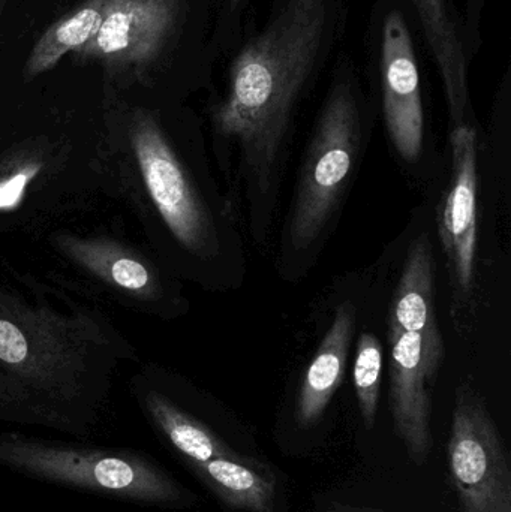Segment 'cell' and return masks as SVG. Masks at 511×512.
Here are the masks:
<instances>
[{
    "mask_svg": "<svg viewBox=\"0 0 511 512\" xmlns=\"http://www.w3.org/2000/svg\"><path fill=\"white\" fill-rule=\"evenodd\" d=\"M195 5L197 0H107L98 33L75 53L144 80L173 65Z\"/></svg>",
    "mask_w": 511,
    "mask_h": 512,
    "instance_id": "7",
    "label": "cell"
},
{
    "mask_svg": "<svg viewBox=\"0 0 511 512\" xmlns=\"http://www.w3.org/2000/svg\"><path fill=\"white\" fill-rule=\"evenodd\" d=\"M353 381L357 403L366 429L372 430L377 420L381 394L384 349L381 340L371 331L365 330L357 339Z\"/></svg>",
    "mask_w": 511,
    "mask_h": 512,
    "instance_id": "18",
    "label": "cell"
},
{
    "mask_svg": "<svg viewBox=\"0 0 511 512\" xmlns=\"http://www.w3.org/2000/svg\"><path fill=\"white\" fill-rule=\"evenodd\" d=\"M107 0H84L74 11L54 21L33 45L24 78L33 80L51 71L71 51H78L92 41L104 20Z\"/></svg>",
    "mask_w": 511,
    "mask_h": 512,
    "instance_id": "17",
    "label": "cell"
},
{
    "mask_svg": "<svg viewBox=\"0 0 511 512\" xmlns=\"http://www.w3.org/2000/svg\"><path fill=\"white\" fill-rule=\"evenodd\" d=\"M447 460L462 512H511L509 454L485 400L468 382L456 390Z\"/></svg>",
    "mask_w": 511,
    "mask_h": 512,
    "instance_id": "8",
    "label": "cell"
},
{
    "mask_svg": "<svg viewBox=\"0 0 511 512\" xmlns=\"http://www.w3.org/2000/svg\"><path fill=\"white\" fill-rule=\"evenodd\" d=\"M57 246L84 270L120 291L143 300H158L164 295V286L153 268L116 243L59 236Z\"/></svg>",
    "mask_w": 511,
    "mask_h": 512,
    "instance_id": "14",
    "label": "cell"
},
{
    "mask_svg": "<svg viewBox=\"0 0 511 512\" xmlns=\"http://www.w3.org/2000/svg\"><path fill=\"white\" fill-rule=\"evenodd\" d=\"M104 340L86 321L0 294V421L89 438L110 393Z\"/></svg>",
    "mask_w": 511,
    "mask_h": 512,
    "instance_id": "2",
    "label": "cell"
},
{
    "mask_svg": "<svg viewBox=\"0 0 511 512\" xmlns=\"http://www.w3.org/2000/svg\"><path fill=\"white\" fill-rule=\"evenodd\" d=\"M131 143L147 194L176 245L197 262L200 282L239 289L248 276V239L225 189L200 180L149 111L135 114Z\"/></svg>",
    "mask_w": 511,
    "mask_h": 512,
    "instance_id": "4",
    "label": "cell"
},
{
    "mask_svg": "<svg viewBox=\"0 0 511 512\" xmlns=\"http://www.w3.org/2000/svg\"><path fill=\"white\" fill-rule=\"evenodd\" d=\"M359 322L360 306L357 301L347 298L336 307L332 322L300 384L296 405V418L300 426L317 424L344 382Z\"/></svg>",
    "mask_w": 511,
    "mask_h": 512,
    "instance_id": "12",
    "label": "cell"
},
{
    "mask_svg": "<svg viewBox=\"0 0 511 512\" xmlns=\"http://www.w3.org/2000/svg\"><path fill=\"white\" fill-rule=\"evenodd\" d=\"M207 486L234 510L246 512L275 511V480L264 477L248 465L242 456H222L195 466Z\"/></svg>",
    "mask_w": 511,
    "mask_h": 512,
    "instance_id": "16",
    "label": "cell"
},
{
    "mask_svg": "<svg viewBox=\"0 0 511 512\" xmlns=\"http://www.w3.org/2000/svg\"><path fill=\"white\" fill-rule=\"evenodd\" d=\"M0 468L32 480L147 507H176L186 492L155 460L131 450L0 435Z\"/></svg>",
    "mask_w": 511,
    "mask_h": 512,
    "instance_id": "5",
    "label": "cell"
},
{
    "mask_svg": "<svg viewBox=\"0 0 511 512\" xmlns=\"http://www.w3.org/2000/svg\"><path fill=\"white\" fill-rule=\"evenodd\" d=\"M377 120V102L359 68L338 53L279 233L276 267L287 282H299L323 254Z\"/></svg>",
    "mask_w": 511,
    "mask_h": 512,
    "instance_id": "3",
    "label": "cell"
},
{
    "mask_svg": "<svg viewBox=\"0 0 511 512\" xmlns=\"http://www.w3.org/2000/svg\"><path fill=\"white\" fill-rule=\"evenodd\" d=\"M327 512H386L383 510H377V508H366V507H354V505H342L338 502H333L330 505Z\"/></svg>",
    "mask_w": 511,
    "mask_h": 512,
    "instance_id": "20",
    "label": "cell"
},
{
    "mask_svg": "<svg viewBox=\"0 0 511 512\" xmlns=\"http://www.w3.org/2000/svg\"><path fill=\"white\" fill-rule=\"evenodd\" d=\"M0 5H2V0H0Z\"/></svg>",
    "mask_w": 511,
    "mask_h": 512,
    "instance_id": "21",
    "label": "cell"
},
{
    "mask_svg": "<svg viewBox=\"0 0 511 512\" xmlns=\"http://www.w3.org/2000/svg\"><path fill=\"white\" fill-rule=\"evenodd\" d=\"M390 342L389 403L396 435L408 456L425 465L434 447L432 387L443 366L444 342L387 327Z\"/></svg>",
    "mask_w": 511,
    "mask_h": 512,
    "instance_id": "10",
    "label": "cell"
},
{
    "mask_svg": "<svg viewBox=\"0 0 511 512\" xmlns=\"http://www.w3.org/2000/svg\"><path fill=\"white\" fill-rule=\"evenodd\" d=\"M252 0H215V27L210 50L213 57L228 56L245 35V18Z\"/></svg>",
    "mask_w": 511,
    "mask_h": 512,
    "instance_id": "19",
    "label": "cell"
},
{
    "mask_svg": "<svg viewBox=\"0 0 511 512\" xmlns=\"http://www.w3.org/2000/svg\"><path fill=\"white\" fill-rule=\"evenodd\" d=\"M419 33L431 53L443 84L449 128L477 125L470 93V65L476 59L480 38L471 33L458 0H408Z\"/></svg>",
    "mask_w": 511,
    "mask_h": 512,
    "instance_id": "11",
    "label": "cell"
},
{
    "mask_svg": "<svg viewBox=\"0 0 511 512\" xmlns=\"http://www.w3.org/2000/svg\"><path fill=\"white\" fill-rule=\"evenodd\" d=\"M450 176L437 227L456 306L474 294L479 240V123L449 128Z\"/></svg>",
    "mask_w": 511,
    "mask_h": 512,
    "instance_id": "9",
    "label": "cell"
},
{
    "mask_svg": "<svg viewBox=\"0 0 511 512\" xmlns=\"http://www.w3.org/2000/svg\"><path fill=\"white\" fill-rule=\"evenodd\" d=\"M348 14V0H273L228 54L210 129L225 192L255 248L272 239L300 110L338 56Z\"/></svg>",
    "mask_w": 511,
    "mask_h": 512,
    "instance_id": "1",
    "label": "cell"
},
{
    "mask_svg": "<svg viewBox=\"0 0 511 512\" xmlns=\"http://www.w3.org/2000/svg\"><path fill=\"white\" fill-rule=\"evenodd\" d=\"M143 406L156 430L194 468L216 457L234 456L212 429L167 394L158 390L144 391Z\"/></svg>",
    "mask_w": 511,
    "mask_h": 512,
    "instance_id": "15",
    "label": "cell"
},
{
    "mask_svg": "<svg viewBox=\"0 0 511 512\" xmlns=\"http://www.w3.org/2000/svg\"><path fill=\"white\" fill-rule=\"evenodd\" d=\"M416 15L408 0H375L366 32V78L393 152L420 174L428 155Z\"/></svg>",
    "mask_w": 511,
    "mask_h": 512,
    "instance_id": "6",
    "label": "cell"
},
{
    "mask_svg": "<svg viewBox=\"0 0 511 512\" xmlns=\"http://www.w3.org/2000/svg\"><path fill=\"white\" fill-rule=\"evenodd\" d=\"M387 327L444 342L435 312L434 246L429 233L420 234L408 248L390 303Z\"/></svg>",
    "mask_w": 511,
    "mask_h": 512,
    "instance_id": "13",
    "label": "cell"
}]
</instances>
